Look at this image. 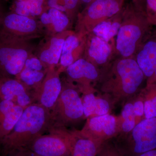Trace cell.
Instances as JSON below:
<instances>
[{
  "mask_svg": "<svg viewBox=\"0 0 156 156\" xmlns=\"http://www.w3.org/2000/svg\"><path fill=\"white\" fill-rule=\"evenodd\" d=\"M145 79L134 57H121L100 69L97 83L99 92L108 96L115 106L123 105L138 93Z\"/></svg>",
  "mask_w": 156,
  "mask_h": 156,
  "instance_id": "1",
  "label": "cell"
},
{
  "mask_svg": "<svg viewBox=\"0 0 156 156\" xmlns=\"http://www.w3.org/2000/svg\"><path fill=\"white\" fill-rule=\"evenodd\" d=\"M50 114V111L37 103L25 108L11 132L0 140V155L6 156L13 150L26 147L48 132Z\"/></svg>",
  "mask_w": 156,
  "mask_h": 156,
  "instance_id": "2",
  "label": "cell"
},
{
  "mask_svg": "<svg viewBox=\"0 0 156 156\" xmlns=\"http://www.w3.org/2000/svg\"><path fill=\"white\" fill-rule=\"evenodd\" d=\"M152 25L142 7L132 3L124 7L115 49L122 58L134 57Z\"/></svg>",
  "mask_w": 156,
  "mask_h": 156,
  "instance_id": "3",
  "label": "cell"
},
{
  "mask_svg": "<svg viewBox=\"0 0 156 156\" xmlns=\"http://www.w3.org/2000/svg\"><path fill=\"white\" fill-rule=\"evenodd\" d=\"M62 82L61 93L50 112L49 130L76 126L86 119L77 87L66 79Z\"/></svg>",
  "mask_w": 156,
  "mask_h": 156,
  "instance_id": "4",
  "label": "cell"
},
{
  "mask_svg": "<svg viewBox=\"0 0 156 156\" xmlns=\"http://www.w3.org/2000/svg\"><path fill=\"white\" fill-rule=\"evenodd\" d=\"M35 49V45L31 41L0 32V75L4 78L16 77Z\"/></svg>",
  "mask_w": 156,
  "mask_h": 156,
  "instance_id": "5",
  "label": "cell"
},
{
  "mask_svg": "<svg viewBox=\"0 0 156 156\" xmlns=\"http://www.w3.org/2000/svg\"><path fill=\"white\" fill-rule=\"evenodd\" d=\"M125 0H94L77 16L75 32L86 36L98 23L120 13Z\"/></svg>",
  "mask_w": 156,
  "mask_h": 156,
  "instance_id": "6",
  "label": "cell"
},
{
  "mask_svg": "<svg viewBox=\"0 0 156 156\" xmlns=\"http://www.w3.org/2000/svg\"><path fill=\"white\" fill-rule=\"evenodd\" d=\"M117 144L126 156H138L156 149V117L144 119L130 133L118 136Z\"/></svg>",
  "mask_w": 156,
  "mask_h": 156,
  "instance_id": "7",
  "label": "cell"
},
{
  "mask_svg": "<svg viewBox=\"0 0 156 156\" xmlns=\"http://www.w3.org/2000/svg\"><path fill=\"white\" fill-rule=\"evenodd\" d=\"M48 132L37 137L25 147L40 155L71 156L74 140L73 130L53 128Z\"/></svg>",
  "mask_w": 156,
  "mask_h": 156,
  "instance_id": "8",
  "label": "cell"
},
{
  "mask_svg": "<svg viewBox=\"0 0 156 156\" xmlns=\"http://www.w3.org/2000/svg\"><path fill=\"white\" fill-rule=\"evenodd\" d=\"M0 32L24 40L41 37L45 30L38 20L10 11L4 14L0 23Z\"/></svg>",
  "mask_w": 156,
  "mask_h": 156,
  "instance_id": "9",
  "label": "cell"
},
{
  "mask_svg": "<svg viewBox=\"0 0 156 156\" xmlns=\"http://www.w3.org/2000/svg\"><path fill=\"white\" fill-rule=\"evenodd\" d=\"M66 80L77 87L82 94L95 92L93 84L97 83L100 70L83 58H80L66 69Z\"/></svg>",
  "mask_w": 156,
  "mask_h": 156,
  "instance_id": "10",
  "label": "cell"
},
{
  "mask_svg": "<svg viewBox=\"0 0 156 156\" xmlns=\"http://www.w3.org/2000/svg\"><path fill=\"white\" fill-rule=\"evenodd\" d=\"M60 74L56 67L48 68L41 83L31 92L33 103H38L51 111L62 89Z\"/></svg>",
  "mask_w": 156,
  "mask_h": 156,
  "instance_id": "11",
  "label": "cell"
},
{
  "mask_svg": "<svg viewBox=\"0 0 156 156\" xmlns=\"http://www.w3.org/2000/svg\"><path fill=\"white\" fill-rule=\"evenodd\" d=\"M80 131L84 136L101 143L116 138L119 135L118 116L108 114L88 118Z\"/></svg>",
  "mask_w": 156,
  "mask_h": 156,
  "instance_id": "12",
  "label": "cell"
},
{
  "mask_svg": "<svg viewBox=\"0 0 156 156\" xmlns=\"http://www.w3.org/2000/svg\"><path fill=\"white\" fill-rule=\"evenodd\" d=\"M74 31L67 30L50 36H47L45 42L39 47L37 56L45 68L58 67L65 41Z\"/></svg>",
  "mask_w": 156,
  "mask_h": 156,
  "instance_id": "13",
  "label": "cell"
},
{
  "mask_svg": "<svg viewBox=\"0 0 156 156\" xmlns=\"http://www.w3.org/2000/svg\"><path fill=\"white\" fill-rule=\"evenodd\" d=\"M114 46L92 33L86 38L83 58L99 69L109 63L113 51Z\"/></svg>",
  "mask_w": 156,
  "mask_h": 156,
  "instance_id": "14",
  "label": "cell"
},
{
  "mask_svg": "<svg viewBox=\"0 0 156 156\" xmlns=\"http://www.w3.org/2000/svg\"><path fill=\"white\" fill-rule=\"evenodd\" d=\"M0 99L24 108L33 103L30 91L15 78H5L0 83Z\"/></svg>",
  "mask_w": 156,
  "mask_h": 156,
  "instance_id": "15",
  "label": "cell"
},
{
  "mask_svg": "<svg viewBox=\"0 0 156 156\" xmlns=\"http://www.w3.org/2000/svg\"><path fill=\"white\" fill-rule=\"evenodd\" d=\"M86 36H82L74 31L65 41L57 69L61 73L68 66L83 57Z\"/></svg>",
  "mask_w": 156,
  "mask_h": 156,
  "instance_id": "16",
  "label": "cell"
},
{
  "mask_svg": "<svg viewBox=\"0 0 156 156\" xmlns=\"http://www.w3.org/2000/svg\"><path fill=\"white\" fill-rule=\"evenodd\" d=\"M81 98L86 119L111 114L115 108L110 98L98 90L83 94Z\"/></svg>",
  "mask_w": 156,
  "mask_h": 156,
  "instance_id": "17",
  "label": "cell"
},
{
  "mask_svg": "<svg viewBox=\"0 0 156 156\" xmlns=\"http://www.w3.org/2000/svg\"><path fill=\"white\" fill-rule=\"evenodd\" d=\"M47 36L68 30L71 21L67 15L54 8L48 7L39 17Z\"/></svg>",
  "mask_w": 156,
  "mask_h": 156,
  "instance_id": "18",
  "label": "cell"
},
{
  "mask_svg": "<svg viewBox=\"0 0 156 156\" xmlns=\"http://www.w3.org/2000/svg\"><path fill=\"white\" fill-rule=\"evenodd\" d=\"M134 58L146 79H150L156 68V36L144 41Z\"/></svg>",
  "mask_w": 156,
  "mask_h": 156,
  "instance_id": "19",
  "label": "cell"
},
{
  "mask_svg": "<svg viewBox=\"0 0 156 156\" xmlns=\"http://www.w3.org/2000/svg\"><path fill=\"white\" fill-rule=\"evenodd\" d=\"M74 140L71 156H96L103 143L84 136L80 130L73 129Z\"/></svg>",
  "mask_w": 156,
  "mask_h": 156,
  "instance_id": "20",
  "label": "cell"
},
{
  "mask_svg": "<svg viewBox=\"0 0 156 156\" xmlns=\"http://www.w3.org/2000/svg\"><path fill=\"white\" fill-rule=\"evenodd\" d=\"M48 7L47 0H13L11 11L37 19Z\"/></svg>",
  "mask_w": 156,
  "mask_h": 156,
  "instance_id": "21",
  "label": "cell"
},
{
  "mask_svg": "<svg viewBox=\"0 0 156 156\" xmlns=\"http://www.w3.org/2000/svg\"><path fill=\"white\" fill-rule=\"evenodd\" d=\"M123 10L113 17L98 23L92 33L107 42L112 40L119 32L122 18Z\"/></svg>",
  "mask_w": 156,
  "mask_h": 156,
  "instance_id": "22",
  "label": "cell"
},
{
  "mask_svg": "<svg viewBox=\"0 0 156 156\" xmlns=\"http://www.w3.org/2000/svg\"><path fill=\"white\" fill-rule=\"evenodd\" d=\"M118 119L119 135L117 137L128 134L136 126V119L133 109V97L123 105L121 114L118 116Z\"/></svg>",
  "mask_w": 156,
  "mask_h": 156,
  "instance_id": "23",
  "label": "cell"
},
{
  "mask_svg": "<svg viewBox=\"0 0 156 156\" xmlns=\"http://www.w3.org/2000/svg\"><path fill=\"white\" fill-rule=\"evenodd\" d=\"M47 70L36 71L23 68L15 78L21 82L31 92L41 83Z\"/></svg>",
  "mask_w": 156,
  "mask_h": 156,
  "instance_id": "24",
  "label": "cell"
},
{
  "mask_svg": "<svg viewBox=\"0 0 156 156\" xmlns=\"http://www.w3.org/2000/svg\"><path fill=\"white\" fill-rule=\"evenodd\" d=\"M47 5L64 13L71 21L77 17L80 0H47Z\"/></svg>",
  "mask_w": 156,
  "mask_h": 156,
  "instance_id": "25",
  "label": "cell"
},
{
  "mask_svg": "<svg viewBox=\"0 0 156 156\" xmlns=\"http://www.w3.org/2000/svg\"><path fill=\"white\" fill-rule=\"evenodd\" d=\"M144 98V119L156 117V83L141 89Z\"/></svg>",
  "mask_w": 156,
  "mask_h": 156,
  "instance_id": "26",
  "label": "cell"
},
{
  "mask_svg": "<svg viewBox=\"0 0 156 156\" xmlns=\"http://www.w3.org/2000/svg\"><path fill=\"white\" fill-rule=\"evenodd\" d=\"M112 139L103 143L96 156H126L122 150Z\"/></svg>",
  "mask_w": 156,
  "mask_h": 156,
  "instance_id": "27",
  "label": "cell"
},
{
  "mask_svg": "<svg viewBox=\"0 0 156 156\" xmlns=\"http://www.w3.org/2000/svg\"><path fill=\"white\" fill-rule=\"evenodd\" d=\"M141 89L133 97V109L136 124L144 119V98Z\"/></svg>",
  "mask_w": 156,
  "mask_h": 156,
  "instance_id": "28",
  "label": "cell"
},
{
  "mask_svg": "<svg viewBox=\"0 0 156 156\" xmlns=\"http://www.w3.org/2000/svg\"><path fill=\"white\" fill-rule=\"evenodd\" d=\"M15 105L11 101L0 99V128L5 122L9 112Z\"/></svg>",
  "mask_w": 156,
  "mask_h": 156,
  "instance_id": "29",
  "label": "cell"
},
{
  "mask_svg": "<svg viewBox=\"0 0 156 156\" xmlns=\"http://www.w3.org/2000/svg\"><path fill=\"white\" fill-rule=\"evenodd\" d=\"M147 16L153 25L156 26V0H144Z\"/></svg>",
  "mask_w": 156,
  "mask_h": 156,
  "instance_id": "30",
  "label": "cell"
},
{
  "mask_svg": "<svg viewBox=\"0 0 156 156\" xmlns=\"http://www.w3.org/2000/svg\"><path fill=\"white\" fill-rule=\"evenodd\" d=\"M24 68L36 71H44L48 69L45 68L41 61L34 54L27 58Z\"/></svg>",
  "mask_w": 156,
  "mask_h": 156,
  "instance_id": "31",
  "label": "cell"
},
{
  "mask_svg": "<svg viewBox=\"0 0 156 156\" xmlns=\"http://www.w3.org/2000/svg\"><path fill=\"white\" fill-rule=\"evenodd\" d=\"M6 156H43L35 153L32 151L25 147L15 149L9 152Z\"/></svg>",
  "mask_w": 156,
  "mask_h": 156,
  "instance_id": "32",
  "label": "cell"
},
{
  "mask_svg": "<svg viewBox=\"0 0 156 156\" xmlns=\"http://www.w3.org/2000/svg\"><path fill=\"white\" fill-rule=\"evenodd\" d=\"M156 68L152 76L147 80L146 85H151V84H156Z\"/></svg>",
  "mask_w": 156,
  "mask_h": 156,
  "instance_id": "33",
  "label": "cell"
},
{
  "mask_svg": "<svg viewBox=\"0 0 156 156\" xmlns=\"http://www.w3.org/2000/svg\"><path fill=\"white\" fill-rule=\"evenodd\" d=\"M138 156H156V149L147 151L140 154Z\"/></svg>",
  "mask_w": 156,
  "mask_h": 156,
  "instance_id": "34",
  "label": "cell"
},
{
  "mask_svg": "<svg viewBox=\"0 0 156 156\" xmlns=\"http://www.w3.org/2000/svg\"><path fill=\"white\" fill-rule=\"evenodd\" d=\"M133 1V3L134 5L137 6H140V3L143 1H144V0H132Z\"/></svg>",
  "mask_w": 156,
  "mask_h": 156,
  "instance_id": "35",
  "label": "cell"
},
{
  "mask_svg": "<svg viewBox=\"0 0 156 156\" xmlns=\"http://www.w3.org/2000/svg\"><path fill=\"white\" fill-rule=\"evenodd\" d=\"M94 1V0H80V2L81 3L86 4L87 5H89V4L92 3Z\"/></svg>",
  "mask_w": 156,
  "mask_h": 156,
  "instance_id": "36",
  "label": "cell"
},
{
  "mask_svg": "<svg viewBox=\"0 0 156 156\" xmlns=\"http://www.w3.org/2000/svg\"><path fill=\"white\" fill-rule=\"evenodd\" d=\"M5 13L3 12V9H2V6L0 5V23L2 21V19L3 16H4Z\"/></svg>",
  "mask_w": 156,
  "mask_h": 156,
  "instance_id": "37",
  "label": "cell"
},
{
  "mask_svg": "<svg viewBox=\"0 0 156 156\" xmlns=\"http://www.w3.org/2000/svg\"><path fill=\"white\" fill-rule=\"evenodd\" d=\"M4 78H5L3 77L2 76L0 75V83H1V82L2 81V80L4 79Z\"/></svg>",
  "mask_w": 156,
  "mask_h": 156,
  "instance_id": "38",
  "label": "cell"
},
{
  "mask_svg": "<svg viewBox=\"0 0 156 156\" xmlns=\"http://www.w3.org/2000/svg\"></svg>",
  "mask_w": 156,
  "mask_h": 156,
  "instance_id": "39",
  "label": "cell"
}]
</instances>
